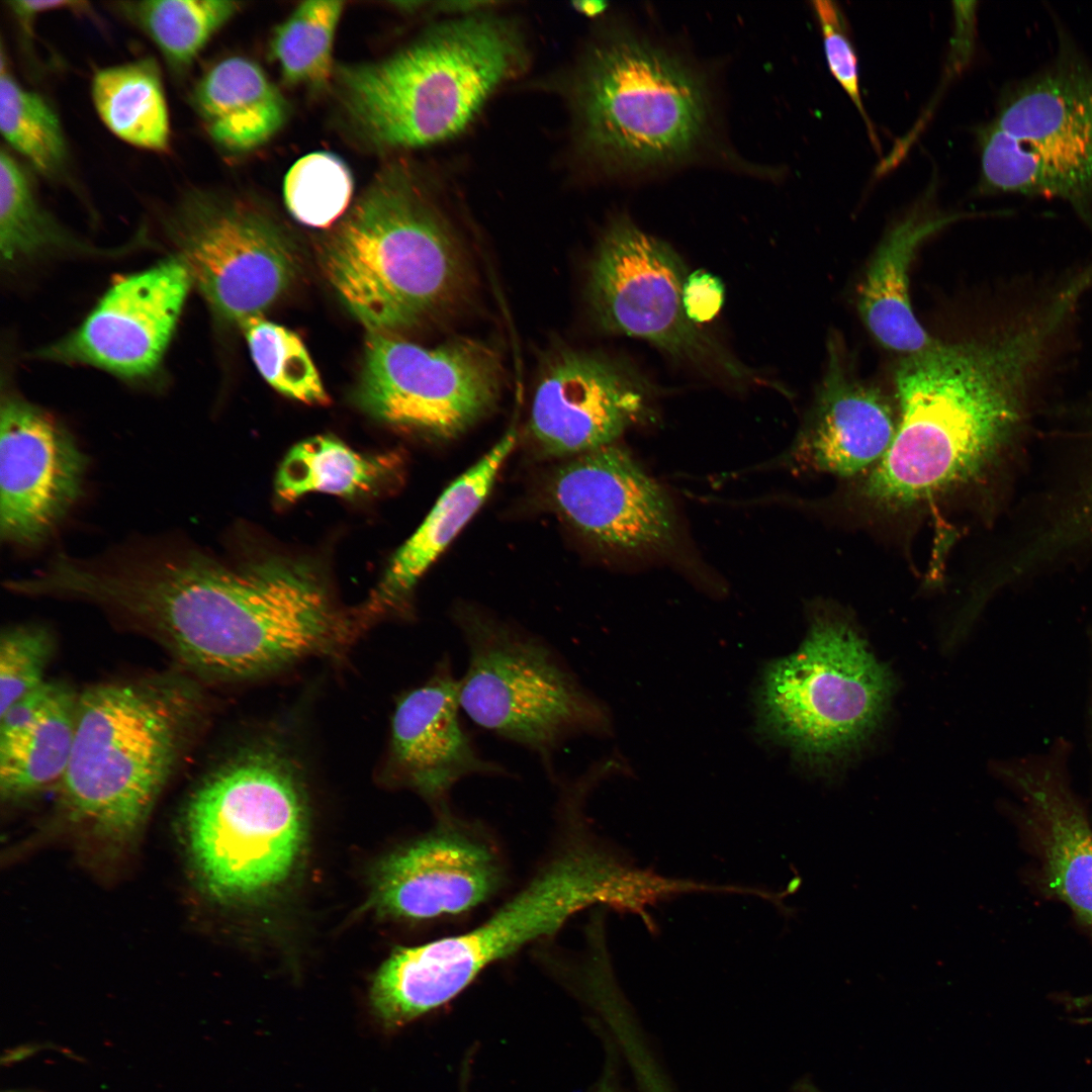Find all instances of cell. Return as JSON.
I'll use <instances>...</instances> for the list:
<instances>
[{
  "mask_svg": "<svg viewBox=\"0 0 1092 1092\" xmlns=\"http://www.w3.org/2000/svg\"><path fill=\"white\" fill-rule=\"evenodd\" d=\"M59 682L46 681L0 714V740L11 738L36 722L51 703Z\"/></svg>",
  "mask_w": 1092,
  "mask_h": 1092,
  "instance_id": "cell-38",
  "label": "cell"
},
{
  "mask_svg": "<svg viewBox=\"0 0 1092 1092\" xmlns=\"http://www.w3.org/2000/svg\"><path fill=\"white\" fill-rule=\"evenodd\" d=\"M957 217L916 210L878 248L862 282L858 308L866 326L884 347L908 356L934 344L912 311L908 271L919 244Z\"/></svg>",
  "mask_w": 1092,
  "mask_h": 1092,
  "instance_id": "cell-25",
  "label": "cell"
},
{
  "mask_svg": "<svg viewBox=\"0 0 1092 1092\" xmlns=\"http://www.w3.org/2000/svg\"><path fill=\"white\" fill-rule=\"evenodd\" d=\"M1080 300L1075 286L1057 285L991 338L935 341L906 356L895 378L896 434L860 483L862 500L897 513L978 480L1020 424Z\"/></svg>",
  "mask_w": 1092,
  "mask_h": 1092,
  "instance_id": "cell-2",
  "label": "cell"
},
{
  "mask_svg": "<svg viewBox=\"0 0 1092 1092\" xmlns=\"http://www.w3.org/2000/svg\"><path fill=\"white\" fill-rule=\"evenodd\" d=\"M579 8L582 10V12H584L587 15H595V14L599 13L600 11H602L605 8V5L603 3H601V2H595V1H593V2H583V3H580Z\"/></svg>",
  "mask_w": 1092,
  "mask_h": 1092,
  "instance_id": "cell-42",
  "label": "cell"
},
{
  "mask_svg": "<svg viewBox=\"0 0 1092 1092\" xmlns=\"http://www.w3.org/2000/svg\"><path fill=\"white\" fill-rule=\"evenodd\" d=\"M830 350L815 405L791 455L804 469L851 477L872 469L884 457L898 418L880 391L856 380L835 347Z\"/></svg>",
  "mask_w": 1092,
  "mask_h": 1092,
  "instance_id": "cell-21",
  "label": "cell"
},
{
  "mask_svg": "<svg viewBox=\"0 0 1092 1092\" xmlns=\"http://www.w3.org/2000/svg\"><path fill=\"white\" fill-rule=\"evenodd\" d=\"M192 285L172 257L115 282L83 323L39 352V357L85 364L124 378L159 366Z\"/></svg>",
  "mask_w": 1092,
  "mask_h": 1092,
  "instance_id": "cell-16",
  "label": "cell"
},
{
  "mask_svg": "<svg viewBox=\"0 0 1092 1092\" xmlns=\"http://www.w3.org/2000/svg\"><path fill=\"white\" fill-rule=\"evenodd\" d=\"M453 618L468 652L460 707L476 725L532 751L549 770L569 740L610 732L606 706L546 641L472 606H458Z\"/></svg>",
  "mask_w": 1092,
  "mask_h": 1092,
  "instance_id": "cell-8",
  "label": "cell"
},
{
  "mask_svg": "<svg viewBox=\"0 0 1092 1092\" xmlns=\"http://www.w3.org/2000/svg\"><path fill=\"white\" fill-rule=\"evenodd\" d=\"M202 696L178 674L97 684L79 694L59 788L72 817L114 836L134 832L185 755Z\"/></svg>",
  "mask_w": 1092,
  "mask_h": 1092,
  "instance_id": "cell-4",
  "label": "cell"
},
{
  "mask_svg": "<svg viewBox=\"0 0 1092 1092\" xmlns=\"http://www.w3.org/2000/svg\"><path fill=\"white\" fill-rule=\"evenodd\" d=\"M51 633L34 624L7 628L0 638V714L47 680L44 673L53 655Z\"/></svg>",
  "mask_w": 1092,
  "mask_h": 1092,
  "instance_id": "cell-35",
  "label": "cell"
},
{
  "mask_svg": "<svg viewBox=\"0 0 1092 1092\" xmlns=\"http://www.w3.org/2000/svg\"><path fill=\"white\" fill-rule=\"evenodd\" d=\"M88 458L53 415L20 397L0 410V535L20 548L43 544L83 493Z\"/></svg>",
  "mask_w": 1092,
  "mask_h": 1092,
  "instance_id": "cell-15",
  "label": "cell"
},
{
  "mask_svg": "<svg viewBox=\"0 0 1092 1092\" xmlns=\"http://www.w3.org/2000/svg\"><path fill=\"white\" fill-rule=\"evenodd\" d=\"M78 697L72 688L59 682L36 722L0 740V792L4 799H23L60 785L72 754Z\"/></svg>",
  "mask_w": 1092,
  "mask_h": 1092,
  "instance_id": "cell-27",
  "label": "cell"
},
{
  "mask_svg": "<svg viewBox=\"0 0 1092 1092\" xmlns=\"http://www.w3.org/2000/svg\"><path fill=\"white\" fill-rule=\"evenodd\" d=\"M265 380L285 396L309 404L329 402L320 374L299 337L262 315L240 325Z\"/></svg>",
  "mask_w": 1092,
  "mask_h": 1092,
  "instance_id": "cell-33",
  "label": "cell"
},
{
  "mask_svg": "<svg viewBox=\"0 0 1092 1092\" xmlns=\"http://www.w3.org/2000/svg\"><path fill=\"white\" fill-rule=\"evenodd\" d=\"M1077 1021L1085 1024L1092 1023V1015L1080 1017Z\"/></svg>",
  "mask_w": 1092,
  "mask_h": 1092,
  "instance_id": "cell-43",
  "label": "cell"
},
{
  "mask_svg": "<svg viewBox=\"0 0 1092 1092\" xmlns=\"http://www.w3.org/2000/svg\"><path fill=\"white\" fill-rule=\"evenodd\" d=\"M638 877L584 836L573 835L511 899L470 930L401 947L382 964L370 1006L393 1031L447 1003L489 965L556 933L595 904L635 907Z\"/></svg>",
  "mask_w": 1092,
  "mask_h": 1092,
  "instance_id": "cell-3",
  "label": "cell"
},
{
  "mask_svg": "<svg viewBox=\"0 0 1092 1092\" xmlns=\"http://www.w3.org/2000/svg\"><path fill=\"white\" fill-rule=\"evenodd\" d=\"M517 440L514 429L441 494L427 518L399 548L366 605L370 615L403 605L430 565L478 511Z\"/></svg>",
  "mask_w": 1092,
  "mask_h": 1092,
  "instance_id": "cell-23",
  "label": "cell"
},
{
  "mask_svg": "<svg viewBox=\"0 0 1092 1092\" xmlns=\"http://www.w3.org/2000/svg\"><path fill=\"white\" fill-rule=\"evenodd\" d=\"M0 130L3 139L37 172L56 178L68 163L61 121L39 94L22 87L1 55Z\"/></svg>",
  "mask_w": 1092,
  "mask_h": 1092,
  "instance_id": "cell-32",
  "label": "cell"
},
{
  "mask_svg": "<svg viewBox=\"0 0 1092 1092\" xmlns=\"http://www.w3.org/2000/svg\"><path fill=\"white\" fill-rule=\"evenodd\" d=\"M458 679L446 655L431 676L403 694L391 722L390 759L395 778L419 793L437 812L472 776H508L507 767L484 758L460 719Z\"/></svg>",
  "mask_w": 1092,
  "mask_h": 1092,
  "instance_id": "cell-20",
  "label": "cell"
},
{
  "mask_svg": "<svg viewBox=\"0 0 1092 1092\" xmlns=\"http://www.w3.org/2000/svg\"><path fill=\"white\" fill-rule=\"evenodd\" d=\"M344 5L338 0L304 1L276 27L270 54L287 83L320 89L330 81Z\"/></svg>",
  "mask_w": 1092,
  "mask_h": 1092,
  "instance_id": "cell-31",
  "label": "cell"
},
{
  "mask_svg": "<svg viewBox=\"0 0 1092 1092\" xmlns=\"http://www.w3.org/2000/svg\"><path fill=\"white\" fill-rule=\"evenodd\" d=\"M1046 891L1092 932V827L1060 766L1052 760L1012 767Z\"/></svg>",
  "mask_w": 1092,
  "mask_h": 1092,
  "instance_id": "cell-22",
  "label": "cell"
},
{
  "mask_svg": "<svg viewBox=\"0 0 1092 1092\" xmlns=\"http://www.w3.org/2000/svg\"><path fill=\"white\" fill-rule=\"evenodd\" d=\"M190 846L209 892L250 901L279 888L304 843L306 806L298 776L280 751L256 746L230 758L192 795Z\"/></svg>",
  "mask_w": 1092,
  "mask_h": 1092,
  "instance_id": "cell-7",
  "label": "cell"
},
{
  "mask_svg": "<svg viewBox=\"0 0 1092 1092\" xmlns=\"http://www.w3.org/2000/svg\"><path fill=\"white\" fill-rule=\"evenodd\" d=\"M320 263L369 333L394 334L447 309L466 275L451 228L400 168L359 197L324 241Z\"/></svg>",
  "mask_w": 1092,
  "mask_h": 1092,
  "instance_id": "cell-5",
  "label": "cell"
},
{
  "mask_svg": "<svg viewBox=\"0 0 1092 1092\" xmlns=\"http://www.w3.org/2000/svg\"><path fill=\"white\" fill-rule=\"evenodd\" d=\"M85 4L84 1L69 0H16L7 2L9 9L23 25H29L32 19L41 13L60 9L81 10Z\"/></svg>",
  "mask_w": 1092,
  "mask_h": 1092,
  "instance_id": "cell-39",
  "label": "cell"
},
{
  "mask_svg": "<svg viewBox=\"0 0 1092 1092\" xmlns=\"http://www.w3.org/2000/svg\"><path fill=\"white\" fill-rule=\"evenodd\" d=\"M559 513L592 541L616 550L665 546L675 516L662 487L615 444L575 456L553 475Z\"/></svg>",
  "mask_w": 1092,
  "mask_h": 1092,
  "instance_id": "cell-19",
  "label": "cell"
},
{
  "mask_svg": "<svg viewBox=\"0 0 1092 1092\" xmlns=\"http://www.w3.org/2000/svg\"><path fill=\"white\" fill-rule=\"evenodd\" d=\"M500 380L498 355L483 343L461 339L427 348L369 333L355 398L381 422L449 439L490 411Z\"/></svg>",
  "mask_w": 1092,
  "mask_h": 1092,
  "instance_id": "cell-12",
  "label": "cell"
},
{
  "mask_svg": "<svg viewBox=\"0 0 1092 1092\" xmlns=\"http://www.w3.org/2000/svg\"><path fill=\"white\" fill-rule=\"evenodd\" d=\"M79 245L38 202L25 171L0 153V251L8 268Z\"/></svg>",
  "mask_w": 1092,
  "mask_h": 1092,
  "instance_id": "cell-30",
  "label": "cell"
},
{
  "mask_svg": "<svg viewBox=\"0 0 1092 1092\" xmlns=\"http://www.w3.org/2000/svg\"><path fill=\"white\" fill-rule=\"evenodd\" d=\"M647 383L605 356L566 350L547 364L530 431L550 456L580 455L615 441L650 414Z\"/></svg>",
  "mask_w": 1092,
  "mask_h": 1092,
  "instance_id": "cell-18",
  "label": "cell"
},
{
  "mask_svg": "<svg viewBox=\"0 0 1092 1092\" xmlns=\"http://www.w3.org/2000/svg\"><path fill=\"white\" fill-rule=\"evenodd\" d=\"M438 814L440 825L433 832L380 864L373 904L381 914L404 920L458 915L500 888L505 869L493 845L450 808Z\"/></svg>",
  "mask_w": 1092,
  "mask_h": 1092,
  "instance_id": "cell-17",
  "label": "cell"
},
{
  "mask_svg": "<svg viewBox=\"0 0 1092 1092\" xmlns=\"http://www.w3.org/2000/svg\"><path fill=\"white\" fill-rule=\"evenodd\" d=\"M980 188L1058 199L1092 221V64L1066 49L978 130Z\"/></svg>",
  "mask_w": 1092,
  "mask_h": 1092,
  "instance_id": "cell-10",
  "label": "cell"
},
{
  "mask_svg": "<svg viewBox=\"0 0 1092 1092\" xmlns=\"http://www.w3.org/2000/svg\"><path fill=\"white\" fill-rule=\"evenodd\" d=\"M98 601L188 670L218 679L333 655L364 622L335 604L305 561L268 557L229 567L178 539L123 548L102 575Z\"/></svg>",
  "mask_w": 1092,
  "mask_h": 1092,
  "instance_id": "cell-1",
  "label": "cell"
},
{
  "mask_svg": "<svg viewBox=\"0 0 1092 1092\" xmlns=\"http://www.w3.org/2000/svg\"><path fill=\"white\" fill-rule=\"evenodd\" d=\"M191 103L212 142L232 153L262 146L287 117L279 90L260 66L243 57L223 59L204 73Z\"/></svg>",
  "mask_w": 1092,
  "mask_h": 1092,
  "instance_id": "cell-24",
  "label": "cell"
},
{
  "mask_svg": "<svg viewBox=\"0 0 1092 1092\" xmlns=\"http://www.w3.org/2000/svg\"><path fill=\"white\" fill-rule=\"evenodd\" d=\"M398 461L393 453L363 456L335 438L317 436L295 445L285 456L276 491L286 502L311 491L355 495L386 481Z\"/></svg>",
  "mask_w": 1092,
  "mask_h": 1092,
  "instance_id": "cell-28",
  "label": "cell"
},
{
  "mask_svg": "<svg viewBox=\"0 0 1092 1092\" xmlns=\"http://www.w3.org/2000/svg\"><path fill=\"white\" fill-rule=\"evenodd\" d=\"M689 274L672 248L627 218L601 239L588 273V299L607 332L639 338L702 368L745 379L750 371L687 316Z\"/></svg>",
  "mask_w": 1092,
  "mask_h": 1092,
  "instance_id": "cell-13",
  "label": "cell"
},
{
  "mask_svg": "<svg viewBox=\"0 0 1092 1092\" xmlns=\"http://www.w3.org/2000/svg\"><path fill=\"white\" fill-rule=\"evenodd\" d=\"M593 1092H622L615 1082V1077L606 1074L600 1085Z\"/></svg>",
  "mask_w": 1092,
  "mask_h": 1092,
  "instance_id": "cell-40",
  "label": "cell"
},
{
  "mask_svg": "<svg viewBox=\"0 0 1092 1092\" xmlns=\"http://www.w3.org/2000/svg\"><path fill=\"white\" fill-rule=\"evenodd\" d=\"M115 10L143 31L169 67L183 74L210 38L236 14L230 0H141L115 3Z\"/></svg>",
  "mask_w": 1092,
  "mask_h": 1092,
  "instance_id": "cell-29",
  "label": "cell"
},
{
  "mask_svg": "<svg viewBox=\"0 0 1092 1092\" xmlns=\"http://www.w3.org/2000/svg\"><path fill=\"white\" fill-rule=\"evenodd\" d=\"M812 4L821 27L828 67L866 120L871 139L878 149L877 136L862 105L856 55L847 36L841 11L828 0H816Z\"/></svg>",
  "mask_w": 1092,
  "mask_h": 1092,
  "instance_id": "cell-36",
  "label": "cell"
},
{
  "mask_svg": "<svg viewBox=\"0 0 1092 1092\" xmlns=\"http://www.w3.org/2000/svg\"><path fill=\"white\" fill-rule=\"evenodd\" d=\"M894 684L846 618L818 613L801 646L767 665L757 696L759 726L802 759L825 764L876 729Z\"/></svg>",
  "mask_w": 1092,
  "mask_h": 1092,
  "instance_id": "cell-9",
  "label": "cell"
},
{
  "mask_svg": "<svg viewBox=\"0 0 1092 1092\" xmlns=\"http://www.w3.org/2000/svg\"><path fill=\"white\" fill-rule=\"evenodd\" d=\"M192 284L222 320L262 315L291 286L299 258L271 219L237 202L191 192L167 223Z\"/></svg>",
  "mask_w": 1092,
  "mask_h": 1092,
  "instance_id": "cell-14",
  "label": "cell"
},
{
  "mask_svg": "<svg viewBox=\"0 0 1092 1092\" xmlns=\"http://www.w3.org/2000/svg\"><path fill=\"white\" fill-rule=\"evenodd\" d=\"M724 295V284L716 275L703 269L689 272L682 287L685 312L696 325L710 322L720 311Z\"/></svg>",
  "mask_w": 1092,
  "mask_h": 1092,
  "instance_id": "cell-37",
  "label": "cell"
},
{
  "mask_svg": "<svg viewBox=\"0 0 1092 1092\" xmlns=\"http://www.w3.org/2000/svg\"><path fill=\"white\" fill-rule=\"evenodd\" d=\"M792 1092H823L809 1078L799 1080L793 1087Z\"/></svg>",
  "mask_w": 1092,
  "mask_h": 1092,
  "instance_id": "cell-41",
  "label": "cell"
},
{
  "mask_svg": "<svg viewBox=\"0 0 1092 1092\" xmlns=\"http://www.w3.org/2000/svg\"><path fill=\"white\" fill-rule=\"evenodd\" d=\"M353 193L348 166L336 155L315 152L297 160L284 179L285 204L294 218L328 228L346 210Z\"/></svg>",
  "mask_w": 1092,
  "mask_h": 1092,
  "instance_id": "cell-34",
  "label": "cell"
},
{
  "mask_svg": "<svg viewBox=\"0 0 1092 1092\" xmlns=\"http://www.w3.org/2000/svg\"><path fill=\"white\" fill-rule=\"evenodd\" d=\"M1091 724H1092V720H1091Z\"/></svg>",
  "mask_w": 1092,
  "mask_h": 1092,
  "instance_id": "cell-44",
  "label": "cell"
},
{
  "mask_svg": "<svg viewBox=\"0 0 1092 1092\" xmlns=\"http://www.w3.org/2000/svg\"><path fill=\"white\" fill-rule=\"evenodd\" d=\"M522 49L516 28L500 18L457 19L385 60L341 67V98L351 121L374 146H429L469 124L514 73Z\"/></svg>",
  "mask_w": 1092,
  "mask_h": 1092,
  "instance_id": "cell-6",
  "label": "cell"
},
{
  "mask_svg": "<svg viewBox=\"0 0 1092 1092\" xmlns=\"http://www.w3.org/2000/svg\"><path fill=\"white\" fill-rule=\"evenodd\" d=\"M575 104L584 147L622 167L679 159L701 138L707 117L695 74L630 36L595 48L577 80Z\"/></svg>",
  "mask_w": 1092,
  "mask_h": 1092,
  "instance_id": "cell-11",
  "label": "cell"
},
{
  "mask_svg": "<svg viewBox=\"0 0 1092 1092\" xmlns=\"http://www.w3.org/2000/svg\"><path fill=\"white\" fill-rule=\"evenodd\" d=\"M91 96L97 114L115 136L152 152L169 150V111L153 58L99 69L92 78Z\"/></svg>",
  "mask_w": 1092,
  "mask_h": 1092,
  "instance_id": "cell-26",
  "label": "cell"
}]
</instances>
